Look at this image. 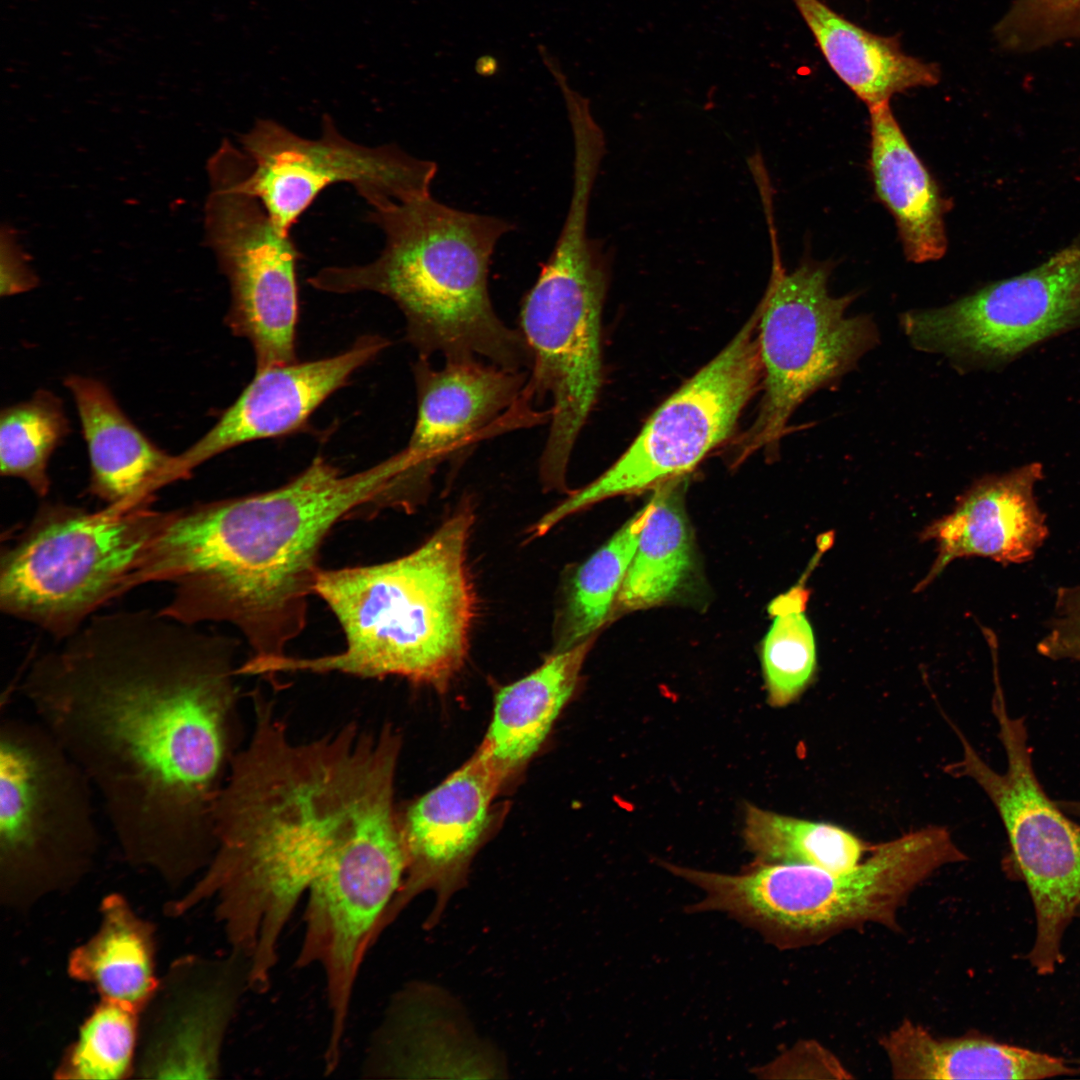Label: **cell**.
Instances as JSON below:
<instances>
[{
	"label": "cell",
	"mask_w": 1080,
	"mask_h": 1080,
	"mask_svg": "<svg viewBox=\"0 0 1080 1080\" xmlns=\"http://www.w3.org/2000/svg\"><path fill=\"white\" fill-rule=\"evenodd\" d=\"M782 1063L793 1064V1067L784 1072H806L808 1077L809 1073L813 1078L847 1079L852 1077L830 1051L816 1042H806L791 1050L783 1058Z\"/></svg>",
	"instance_id": "35"
},
{
	"label": "cell",
	"mask_w": 1080,
	"mask_h": 1080,
	"mask_svg": "<svg viewBox=\"0 0 1080 1080\" xmlns=\"http://www.w3.org/2000/svg\"><path fill=\"white\" fill-rule=\"evenodd\" d=\"M596 635L553 651L538 668L500 688L476 752L505 785L526 766L571 698Z\"/></svg>",
	"instance_id": "22"
},
{
	"label": "cell",
	"mask_w": 1080,
	"mask_h": 1080,
	"mask_svg": "<svg viewBox=\"0 0 1080 1080\" xmlns=\"http://www.w3.org/2000/svg\"><path fill=\"white\" fill-rule=\"evenodd\" d=\"M70 432L61 398L47 389L0 413V472L22 480L39 497L49 493V462Z\"/></svg>",
	"instance_id": "29"
},
{
	"label": "cell",
	"mask_w": 1080,
	"mask_h": 1080,
	"mask_svg": "<svg viewBox=\"0 0 1080 1080\" xmlns=\"http://www.w3.org/2000/svg\"><path fill=\"white\" fill-rule=\"evenodd\" d=\"M808 595L796 585L768 607L773 621L762 642L761 664L767 701L773 707L794 702L816 673V639L805 613Z\"/></svg>",
	"instance_id": "30"
},
{
	"label": "cell",
	"mask_w": 1080,
	"mask_h": 1080,
	"mask_svg": "<svg viewBox=\"0 0 1080 1080\" xmlns=\"http://www.w3.org/2000/svg\"><path fill=\"white\" fill-rule=\"evenodd\" d=\"M1036 648L1051 660L1080 661V584L1057 590L1052 617Z\"/></svg>",
	"instance_id": "33"
},
{
	"label": "cell",
	"mask_w": 1080,
	"mask_h": 1080,
	"mask_svg": "<svg viewBox=\"0 0 1080 1080\" xmlns=\"http://www.w3.org/2000/svg\"><path fill=\"white\" fill-rule=\"evenodd\" d=\"M1058 806L1068 815L1076 816L1080 818V801L1078 800H1058Z\"/></svg>",
	"instance_id": "37"
},
{
	"label": "cell",
	"mask_w": 1080,
	"mask_h": 1080,
	"mask_svg": "<svg viewBox=\"0 0 1080 1080\" xmlns=\"http://www.w3.org/2000/svg\"><path fill=\"white\" fill-rule=\"evenodd\" d=\"M99 923L85 941L69 953V977L91 986L100 999L141 1011L154 992L156 929L120 893L104 896Z\"/></svg>",
	"instance_id": "26"
},
{
	"label": "cell",
	"mask_w": 1080,
	"mask_h": 1080,
	"mask_svg": "<svg viewBox=\"0 0 1080 1080\" xmlns=\"http://www.w3.org/2000/svg\"><path fill=\"white\" fill-rule=\"evenodd\" d=\"M239 141L240 186L288 233L332 184H351L375 209L431 194L437 173L435 162L414 157L396 144L370 147L346 138L328 114L316 139L275 120L258 119Z\"/></svg>",
	"instance_id": "14"
},
{
	"label": "cell",
	"mask_w": 1080,
	"mask_h": 1080,
	"mask_svg": "<svg viewBox=\"0 0 1080 1080\" xmlns=\"http://www.w3.org/2000/svg\"><path fill=\"white\" fill-rule=\"evenodd\" d=\"M64 385L79 417L90 466L88 492L107 507L150 505L162 487L184 480L178 455L151 441L100 380L70 375Z\"/></svg>",
	"instance_id": "20"
},
{
	"label": "cell",
	"mask_w": 1080,
	"mask_h": 1080,
	"mask_svg": "<svg viewBox=\"0 0 1080 1080\" xmlns=\"http://www.w3.org/2000/svg\"><path fill=\"white\" fill-rule=\"evenodd\" d=\"M503 787L475 752L443 782L399 811L405 873L383 931L422 892L435 895L426 926L440 919L450 898L463 887L472 859L488 835L493 801Z\"/></svg>",
	"instance_id": "17"
},
{
	"label": "cell",
	"mask_w": 1080,
	"mask_h": 1080,
	"mask_svg": "<svg viewBox=\"0 0 1080 1080\" xmlns=\"http://www.w3.org/2000/svg\"><path fill=\"white\" fill-rule=\"evenodd\" d=\"M248 989V963L230 950L171 962L139 1013L133 1078H217L226 1035Z\"/></svg>",
	"instance_id": "16"
},
{
	"label": "cell",
	"mask_w": 1080,
	"mask_h": 1080,
	"mask_svg": "<svg viewBox=\"0 0 1080 1080\" xmlns=\"http://www.w3.org/2000/svg\"><path fill=\"white\" fill-rule=\"evenodd\" d=\"M1077 916H1080V908L1078 909Z\"/></svg>",
	"instance_id": "40"
},
{
	"label": "cell",
	"mask_w": 1080,
	"mask_h": 1080,
	"mask_svg": "<svg viewBox=\"0 0 1080 1080\" xmlns=\"http://www.w3.org/2000/svg\"><path fill=\"white\" fill-rule=\"evenodd\" d=\"M901 327L920 351L958 367L996 365L1080 325V237L1037 267L948 305L905 312Z\"/></svg>",
	"instance_id": "15"
},
{
	"label": "cell",
	"mask_w": 1080,
	"mask_h": 1080,
	"mask_svg": "<svg viewBox=\"0 0 1080 1080\" xmlns=\"http://www.w3.org/2000/svg\"><path fill=\"white\" fill-rule=\"evenodd\" d=\"M95 790L35 717L0 722V903L13 912L78 886L101 832Z\"/></svg>",
	"instance_id": "8"
},
{
	"label": "cell",
	"mask_w": 1080,
	"mask_h": 1080,
	"mask_svg": "<svg viewBox=\"0 0 1080 1080\" xmlns=\"http://www.w3.org/2000/svg\"><path fill=\"white\" fill-rule=\"evenodd\" d=\"M792 1L827 64L867 107L938 84V65L906 54L897 38L874 34L821 0Z\"/></svg>",
	"instance_id": "24"
},
{
	"label": "cell",
	"mask_w": 1080,
	"mask_h": 1080,
	"mask_svg": "<svg viewBox=\"0 0 1080 1080\" xmlns=\"http://www.w3.org/2000/svg\"><path fill=\"white\" fill-rule=\"evenodd\" d=\"M896 1079H1044L1079 1069L1062 1058L985 1036L938 1038L904 1020L880 1040Z\"/></svg>",
	"instance_id": "23"
},
{
	"label": "cell",
	"mask_w": 1080,
	"mask_h": 1080,
	"mask_svg": "<svg viewBox=\"0 0 1080 1080\" xmlns=\"http://www.w3.org/2000/svg\"><path fill=\"white\" fill-rule=\"evenodd\" d=\"M253 728L214 808L215 850L182 896L179 917L212 901L229 950L267 987L283 933L313 883L341 857L400 830L395 779L402 737L349 722L291 738L273 704L253 696Z\"/></svg>",
	"instance_id": "2"
},
{
	"label": "cell",
	"mask_w": 1080,
	"mask_h": 1080,
	"mask_svg": "<svg viewBox=\"0 0 1080 1080\" xmlns=\"http://www.w3.org/2000/svg\"><path fill=\"white\" fill-rule=\"evenodd\" d=\"M1042 475V465L1031 463L975 482L950 513L922 533L935 542L938 554L919 587L958 558L979 556L1003 564L1031 560L1049 534L1034 493Z\"/></svg>",
	"instance_id": "19"
},
{
	"label": "cell",
	"mask_w": 1080,
	"mask_h": 1080,
	"mask_svg": "<svg viewBox=\"0 0 1080 1080\" xmlns=\"http://www.w3.org/2000/svg\"><path fill=\"white\" fill-rule=\"evenodd\" d=\"M759 319L758 305L728 345L658 407L621 457L594 481L569 492L532 527V536L545 535L605 499L688 475L726 441L762 384Z\"/></svg>",
	"instance_id": "12"
},
{
	"label": "cell",
	"mask_w": 1080,
	"mask_h": 1080,
	"mask_svg": "<svg viewBox=\"0 0 1080 1080\" xmlns=\"http://www.w3.org/2000/svg\"><path fill=\"white\" fill-rule=\"evenodd\" d=\"M1 296H13L37 287L39 280L29 264V257L18 243L16 231L3 224L0 236Z\"/></svg>",
	"instance_id": "34"
},
{
	"label": "cell",
	"mask_w": 1080,
	"mask_h": 1080,
	"mask_svg": "<svg viewBox=\"0 0 1080 1080\" xmlns=\"http://www.w3.org/2000/svg\"><path fill=\"white\" fill-rule=\"evenodd\" d=\"M650 510L649 499L577 568L559 616L554 651L597 635L614 616L618 595Z\"/></svg>",
	"instance_id": "27"
},
{
	"label": "cell",
	"mask_w": 1080,
	"mask_h": 1080,
	"mask_svg": "<svg viewBox=\"0 0 1080 1080\" xmlns=\"http://www.w3.org/2000/svg\"><path fill=\"white\" fill-rule=\"evenodd\" d=\"M868 109L869 165L875 193L895 220L907 260L937 261L948 246V201L902 132L890 103Z\"/></svg>",
	"instance_id": "21"
},
{
	"label": "cell",
	"mask_w": 1080,
	"mask_h": 1080,
	"mask_svg": "<svg viewBox=\"0 0 1080 1080\" xmlns=\"http://www.w3.org/2000/svg\"><path fill=\"white\" fill-rule=\"evenodd\" d=\"M688 475L653 489L651 510L615 606L616 613L673 603L694 593L699 569L695 538L685 508Z\"/></svg>",
	"instance_id": "25"
},
{
	"label": "cell",
	"mask_w": 1080,
	"mask_h": 1080,
	"mask_svg": "<svg viewBox=\"0 0 1080 1080\" xmlns=\"http://www.w3.org/2000/svg\"><path fill=\"white\" fill-rule=\"evenodd\" d=\"M404 473L399 453L352 474L316 456L278 488L175 510L128 589L172 583L163 615L229 623L252 657L285 655L306 625L329 532L354 512L402 506Z\"/></svg>",
	"instance_id": "3"
},
{
	"label": "cell",
	"mask_w": 1080,
	"mask_h": 1080,
	"mask_svg": "<svg viewBox=\"0 0 1080 1080\" xmlns=\"http://www.w3.org/2000/svg\"><path fill=\"white\" fill-rule=\"evenodd\" d=\"M498 68V59L493 55H481L475 61V71L481 76H491L497 73Z\"/></svg>",
	"instance_id": "36"
},
{
	"label": "cell",
	"mask_w": 1080,
	"mask_h": 1080,
	"mask_svg": "<svg viewBox=\"0 0 1080 1080\" xmlns=\"http://www.w3.org/2000/svg\"><path fill=\"white\" fill-rule=\"evenodd\" d=\"M173 511L143 505L89 511L43 502L0 559V608L57 640L127 592Z\"/></svg>",
	"instance_id": "9"
},
{
	"label": "cell",
	"mask_w": 1080,
	"mask_h": 1080,
	"mask_svg": "<svg viewBox=\"0 0 1080 1080\" xmlns=\"http://www.w3.org/2000/svg\"><path fill=\"white\" fill-rule=\"evenodd\" d=\"M475 521L462 504L418 548L384 563L321 569L313 594L332 611L345 649L320 657H251L247 676L342 673L399 676L442 691L463 667L475 616L467 546Z\"/></svg>",
	"instance_id": "4"
},
{
	"label": "cell",
	"mask_w": 1080,
	"mask_h": 1080,
	"mask_svg": "<svg viewBox=\"0 0 1080 1080\" xmlns=\"http://www.w3.org/2000/svg\"><path fill=\"white\" fill-rule=\"evenodd\" d=\"M744 840L759 863H791L841 871L861 862L865 844L830 823L805 820L747 805Z\"/></svg>",
	"instance_id": "28"
},
{
	"label": "cell",
	"mask_w": 1080,
	"mask_h": 1080,
	"mask_svg": "<svg viewBox=\"0 0 1080 1080\" xmlns=\"http://www.w3.org/2000/svg\"><path fill=\"white\" fill-rule=\"evenodd\" d=\"M998 677V676H997ZM995 677L992 709L1007 768L993 770L959 731L963 759L954 766L986 793L1005 827L1009 853L1005 867L1023 880L1036 916V936L1027 959L1042 975L1064 956V933L1080 908V824L1045 793L1036 776L1023 717H1012Z\"/></svg>",
	"instance_id": "11"
},
{
	"label": "cell",
	"mask_w": 1080,
	"mask_h": 1080,
	"mask_svg": "<svg viewBox=\"0 0 1080 1080\" xmlns=\"http://www.w3.org/2000/svg\"><path fill=\"white\" fill-rule=\"evenodd\" d=\"M994 33L1015 51L1080 37V0H1016Z\"/></svg>",
	"instance_id": "32"
},
{
	"label": "cell",
	"mask_w": 1080,
	"mask_h": 1080,
	"mask_svg": "<svg viewBox=\"0 0 1080 1080\" xmlns=\"http://www.w3.org/2000/svg\"><path fill=\"white\" fill-rule=\"evenodd\" d=\"M368 216L384 234L379 256L363 265L325 267L308 279L311 286L390 298L419 357L530 369L523 334L498 317L488 286L492 255L512 223L450 207L431 194L371 209Z\"/></svg>",
	"instance_id": "5"
},
{
	"label": "cell",
	"mask_w": 1080,
	"mask_h": 1080,
	"mask_svg": "<svg viewBox=\"0 0 1080 1080\" xmlns=\"http://www.w3.org/2000/svg\"><path fill=\"white\" fill-rule=\"evenodd\" d=\"M139 1011L102 1000L64 1050L54 1077L65 1080L133 1078L139 1041Z\"/></svg>",
	"instance_id": "31"
},
{
	"label": "cell",
	"mask_w": 1080,
	"mask_h": 1080,
	"mask_svg": "<svg viewBox=\"0 0 1080 1080\" xmlns=\"http://www.w3.org/2000/svg\"><path fill=\"white\" fill-rule=\"evenodd\" d=\"M21 692L89 778L123 859L170 889L214 850V808L242 744L231 648L160 611L91 617Z\"/></svg>",
	"instance_id": "1"
},
{
	"label": "cell",
	"mask_w": 1080,
	"mask_h": 1080,
	"mask_svg": "<svg viewBox=\"0 0 1080 1080\" xmlns=\"http://www.w3.org/2000/svg\"><path fill=\"white\" fill-rule=\"evenodd\" d=\"M390 342L379 335L359 337L331 357L256 371L251 382L199 440L178 455L183 478L211 458L247 442L296 432L352 374Z\"/></svg>",
	"instance_id": "18"
},
{
	"label": "cell",
	"mask_w": 1080,
	"mask_h": 1080,
	"mask_svg": "<svg viewBox=\"0 0 1080 1080\" xmlns=\"http://www.w3.org/2000/svg\"><path fill=\"white\" fill-rule=\"evenodd\" d=\"M776 248L768 287L759 303L764 393L755 421L737 441L736 463L758 450L778 448L796 409L814 392L856 368L879 342L869 315H846L855 293L830 295L831 263L806 260L786 272Z\"/></svg>",
	"instance_id": "10"
},
{
	"label": "cell",
	"mask_w": 1080,
	"mask_h": 1080,
	"mask_svg": "<svg viewBox=\"0 0 1080 1080\" xmlns=\"http://www.w3.org/2000/svg\"><path fill=\"white\" fill-rule=\"evenodd\" d=\"M1077 1064H1080V1059L1075 1060Z\"/></svg>",
	"instance_id": "39"
},
{
	"label": "cell",
	"mask_w": 1080,
	"mask_h": 1080,
	"mask_svg": "<svg viewBox=\"0 0 1080 1080\" xmlns=\"http://www.w3.org/2000/svg\"><path fill=\"white\" fill-rule=\"evenodd\" d=\"M966 859L946 828L931 825L877 845L846 870L758 862L736 875L687 868L684 877L704 893L693 911L726 912L777 946L793 948L868 924L897 928L912 892Z\"/></svg>",
	"instance_id": "6"
},
{
	"label": "cell",
	"mask_w": 1080,
	"mask_h": 1080,
	"mask_svg": "<svg viewBox=\"0 0 1080 1080\" xmlns=\"http://www.w3.org/2000/svg\"><path fill=\"white\" fill-rule=\"evenodd\" d=\"M240 156L224 140L209 159L205 234L229 282L225 322L249 341L260 371L297 361L298 252L290 233L240 186Z\"/></svg>",
	"instance_id": "13"
},
{
	"label": "cell",
	"mask_w": 1080,
	"mask_h": 1080,
	"mask_svg": "<svg viewBox=\"0 0 1080 1080\" xmlns=\"http://www.w3.org/2000/svg\"><path fill=\"white\" fill-rule=\"evenodd\" d=\"M590 196L571 194L554 248L521 301L519 330L532 356L522 398L550 399V426L539 462L546 490L567 492L571 453L602 386L601 316L609 253L587 231Z\"/></svg>",
	"instance_id": "7"
},
{
	"label": "cell",
	"mask_w": 1080,
	"mask_h": 1080,
	"mask_svg": "<svg viewBox=\"0 0 1080 1080\" xmlns=\"http://www.w3.org/2000/svg\"><path fill=\"white\" fill-rule=\"evenodd\" d=\"M404 453H405V452H404ZM406 456H407V455H406ZM407 458H408V457H407ZM408 461H409V460H408ZM409 464H410V463H409ZM410 473H411V466H410ZM410 484H411V476H410ZM411 486H412V485H411ZM411 489H412V487H411ZM412 492H413V490H412ZM412 497H413V493H412ZM413 500H414V498H413Z\"/></svg>",
	"instance_id": "38"
}]
</instances>
